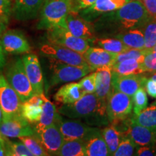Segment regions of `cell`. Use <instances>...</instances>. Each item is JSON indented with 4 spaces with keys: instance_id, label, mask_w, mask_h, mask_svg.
<instances>
[{
    "instance_id": "41",
    "label": "cell",
    "mask_w": 156,
    "mask_h": 156,
    "mask_svg": "<svg viewBox=\"0 0 156 156\" xmlns=\"http://www.w3.org/2000/svg\"><path fill=\"white\" fill-rule=\"evenodd\" d=\"M96 0H73V9L72 11L80 12L90 7Z\"/></svg>"
},
{
    "instance_id": "8",
    "label": "cell",
    "mask_w": 156,
    "mask_h": 156,
    "mask_svg": "<svg viewBox=\"0 0 156 156\" xmlns=\"http://www.w3.org/2000/svg\"><path fill=\"white\" fill-rule=\"evenodd\" d=\"M21 102L20 98L6 77L0 74V108L2 113V120H9L20 114Z\"/></svg>"
},
{
    "instance_id": "42",
    "label": "cell",
    "mask_w": 156,
    "mask_h": 156,
    "mask_svg": "<svg viewBox=\"0 0 156 156\" xmlns=\"http://www.w3.org/2000/svg\"><path fill=\"white\" fill-rule=\"evenodd\" d=\"M156 155L154 146H138L136 148L134 155L137 156H153Z\"/></svg>"
},
{
    "instance_id": "12",
    "label": "cell",
    "mask_w": 156,
    "mask_h": 156,
    "mask_svg": "<svg viewBox=\"0 0 156 156\" xmlns=\"http://www.w3.org/2000/svg\"><path fill=\"white\" fill-rule=\"evenodd\" d=\"M5 54H22L30 51V44L21 31L9 30L5 31L0 39Z\"/></svg>"
},
{
    "instance_id": "2",
    "label": "cell",
    "mask_w": 156,
    "mask_h": 156,
    "mask_svg": "<svg viewBox=\"0 0 156 156\" xmlns=\"http://www.w3.org/2000/svg\"><path fill=\"white\" fill-rule=\"evenodd\" d=\"M73 9V0H46L43 5L36 28L49 30L58 26H66V18Z\"/></svg>"
},
{
    "instance_id": "9",
    "label": "cell",
    "mask_w": 156,
    "mask_h": 156,
    "mask_svg": "<svg viewBox=\"0 0 156 156\" xmlns=\"http://www.w3.org/2000/svg\"><path fill=\"white\" fill-rule=\"evenodd\" d=\"M40 51L48 58H53L70 65L89 67L83 54L59 45L47 42L41 46Z\"/></svg>"
},
{
    "instance_id": "34",
    "label": "cell",
    "mask_w": 156,
    "mask_h": 156,
    "mask_svg": "<svg viewBox=\"0 0 156 156\" xmlns=\"http://www.w3.org/2000/svg\"><path fill=\"white\" fill-rule=\"evenodd\" d=\"M5 155L9 156H33L22 142L10 141L7 139L5 142Z\"/></svg>"
},
{
    "instance_id": "50",
    "label": "cell",
    "mask_w": 156,
    "mask_h": 156,
    "mask_svg": "<svg viewBox=\"0 0 156 156\" xmlns=\"http://www.w3.org/2000/svg\"><path fill=\"white\" fill-rule=\"evenodd\" d=\"M2 113L1 108H0V123L2 122Z\"/></svg>"
},
{
    "instance_id": "35",
    "label": "cell",
    "mask_w": 156,
    "mask_h": 156,
    "mask_svg": "<svg viewBox=\"0 0 156 156\" xmlns=\"http://www.w3.org/2000/svg\"><path fill=\"white\" fill-rule=\"evenodd\" d=\"M134 114L141 112L147 106V95L145 87H140L132 96Z\"/></svg>"
},
{
    "instance_id": "32",
    "label": "cell",
    "mask_w": 156,
    "mask_h": 156,
    "mask_svg": "<svg viewBox=\"0 0 156 156\" xmlns=\"http://www.w3.org/2000/svg\"><path fill=\"white\" fill-rule=\"evenodd\" d=\"M141 30L145 38V50L150 51L156 44V18L151 17Z\"/></svg>"
},
{
    "instance_id": "37",
    "label": "cell",
    "mask_w": 156,
    "mask_h": 156,
    "mask_svg": "<svg viewBox=\"0 0 156 156\" xmlns=\"http://www.w3.org/2000/svg\"><path fill=\"white\" fill-rule=\"evenodd\" d=\"M147 52L148 51L146 50L130 48V49L126 51L117 54L116 60H115V63L124 61V60L126 59H129V58H134V59L137 60L140 63H142Z\"/></svg>"
},
{
    "instance_id": "45",
    "label": "cell",
    "mask_w": 156,
    "mask_h": 156,
    "mask_svg": "<svg viewBox=\"0 0 156 156\" xmlns=\"http://www.w3.org/2000/svg\"><path fill=\"white\" fill-rule=\"evenodd\" d=\"M6 65V57L5 53L4 52V50L2 47L1 43H0V72L4 69V67Z\"/></svg>"
},
{
    "instance_id": "17",
    "label": "cell",
    "mask_w": 156,
    "mask_h": 156,
    "mask_svg": "<svg viewBox=\"0 0 156 156\" xmlns=\"http://www.w3.org/2000/svg\"><path fill=\"white\" fill-rule=\"evenodd\" d=\"M147 77L140 75H119L112 73V90L119 91L132 97L140 87H145Z\"/></svg>"
},
{
    "instance_id": "49",
    "label": "cell",
    "mask_w": 156,
    "mask_h": 156,
    "mask_svg": "<svg viewBox=\"0 0 156 156\" xmlns=\"http://www.w3.org/2000/svg\"><path fill=\"white\" fill-rule=\"evenodd\" d=\"M7 137H6V136H3L2 134H1V132H0V140H3V141H5V140H6V139H7Z\"/></svg>"
},
{
    "instance_id": "15",
    "label": "cell",
    "mask_w": 156,
    "mask_h": 156,
    "mask_svg": "<svg viewBox=\"0 0 156 156\" xmlns=\"http://www.w3.org/2000/svg\"><path fill=\"white\" fill-rule=\"evenodd\" d=\"M66 26L74 36L88 41L90 44L95 38L92 24L82 17L79 12H70L66 18Z\"/></svg>"
},
{
    "instance_id": "47",
    "label": "cell",
    "mask_w": 156,
    "mask_h": 156,
    "mask_svg": "<svg viewBox=\"0 0 156 156\" xmlns=\"http://www.w3.org/2000/svg\"><path fill=\"white\" fill-rule=\"evenodd\" d=\"M6 139V140H7ZM5 141L0 140V156L5 155Z\"/></svg>"
},
{
    "instance_id": "4",
    "label": "cell",
    "mask_w": 156,
    "mask_h": 156,
    "mask_svg": "<svg viewBox=\"0 0 156 156\" xmlns=\"http://www.w3.org/2000/svg\"><path fill=\"white\" fill-rule=\"evenodd\" d=\"M50 62L51 77L48 86L53 87L62 83H67L81 79L90 73L93 72L90 67H80L48 58Z\"/></svg>"
},
{
    "instance_id": "26",
    "label": "cell",
    "mask_w": 156,
    "mask_h": 156,
    "mask_svg": "<svg viewBox=\"0 0 156 156\" xmlns=\"http://www.w3.org/2000/svg\"><path fill=\"white\" fill-rule=\"evenodd\" d=\"M130 121L156 131V101L146 106L139 114H134Z\"/></svg>"
},
{
    "instance_id": "48",
    "label": "cell",
    "mask_w": 156,
    "mask_h": 156,
    "mask_svg": "<svg viewBox=\"0 0 156 156\" xmlns=\"http://www.w3.org/2000/svg\"><path fill=\"white\" fill-rule=\"evenodd\" d=\"M150 78L153 80H155L156 82V72H154V73H152V75L151 77H150Z\"/></svg>"
},
{
    "instance_id": "39",
    "label": "cell",
    "mask_w": 156,
    "mask_h": 156,
    "mask_svg": "<svg viewBox=\"0 0 156 156\" xmlns=\"http://www.w3.org/2000/svg\"><path fill=\"white\" fill-rule=\"evenodd\" d=\"M142 64L145 73L156 72V51H148Z\"/></svg>"
},
{
    "instance_id": "1",
    "label": "cell",
    "mask_w": 156,
    "mask_h": 156,
    "mask_svg": "<svg viewBox=\"0 0 156 156\" xmlns=\"http://www.w3.org/2000/svg\"><path fill=\"white\" fill-rule=\"evenodd\" d=\"M109 15L122 32L131 29H141L151 18L140 0H131L122 8L110 12Z\"/></svg>"
},
{
    "instance_id": "23",
    "label": "cell",
    "mask_w": 156,
    "mask_h": 156,
    "mask_svg": "<svg viewBox=\"0 0 156 156\" xmlns=\"http://www.w3.org/2000/svg\"><path fill=\"white\" fill-rule=\"evenodd\" d=\"M85 141V155L108 156L110 155L108 147L103 139L101 131L97 129Z\"/></svg>"
},
{
    "instance_id": "5",
    "label": "cell",
    "mask_w": 156,
    "mask_h": 156,
    "mask_svg": "<svg viewBox=\"0 0 156 156\" xmlns=\"http://www.w3.org/2000/svg\"><path fill=\"white\" fill-rule=\"evenodd\" d=\"M98 104L95 93H90L84 95L75 102L64 104L58 109V112L67 118L84 119L98 112Z\"/></svg>"
},
{
    "instance_id": "21",
    "label": "cell",
    "mask_w": 156,
    "mask_h": 156,
    "mask_svg": "<svg viewBox=\"0 0 156 156\" xmlns=\"http://www.w3.org/2000/svg\"><path fill=\"white\" fill-rule=\"evenodd\" d=\"M131 0H96V2L87 8L80 11L83 17L90 22L98 15L108 13L122 8Z\"/></svg>"
},
{
    "instance_id": "22",
    "label": "cell",
    "mask_w": 156,
    "mask_h": 156,
    "mask_svg": "<svg viewBox=\"0 0 156 156\" xmlns=\"http://www.w3.org/2000/svg\"><path fill=\"white\" fill-rule=\"evenodd\" d=\"M43 94L35 95L21 104V116L30 124H36L41 117L44 105Z\"/></svg>"
},
{
    "instance_id": "28",
    "label": "cell",
    "mask_w": 156,
    "mask_h": 156,
    "mask_svg": "<svg viewBox=\"0 0 156 156\" xmlns=\"http://www.w3.org/2000/svg\"><path fill=\"white\" fill-rule=\"evenodd\" d=\"M142 63L134 58H129L124 61L116 62L112 66V73L119 75H140L145 73Z\"/></svg>"
},
{
    "instance_id": "24",
    "label": "cell",
    "mask_w": 156,
    "mask_h": 156,
    "mask_svg": "<svg viewBox=\"0 0 156 156\" xmlns=\"http://www.w3.org/2000/svg\"><path fill=\"white\" fill-rule=\"evenodd\" d=\"M84 95L79 83L70 82L62 85L54 95V101L62 104L75 102Z\"/></svg>"
},
{
    "instance_id": "18",
    "label": "cell",
    "mask_w": 156,
    "mask_h": 156,
    "mask_svg": "<svg viewBox=\"0 0 156 156\" xmlns=\"http://www.w3.org/2000/svg\"><path fill=\"white\" fill-rule=\"evenodd\" d=\"M46 0H15L12 8L14 18L20 21L36 19Z\"/></svg>"
},
{
    "instance_id": "51",
    "label": "cell",
    "mask_w": 156,
    "mask_h": 156,
    "mask_svg": "<svg viewBox=\"0 0 156 156\" xmlns=\"http://www.w3.org/2000/svg\"><path fill=\"white\" fill-rule=\"evenodd\" d=\"M151 51H156V44L155 45V46H154V47L152 48Z\"/></svg>"
},
{
    "instance_id": "19",
    "label": "cell",
    "mask_w": 156,
    "mask_h": 156,
    "mask_svg": "<svg viewBox=\"0 0 156 156\" xmlns=\"http://www.w3.org/2000/svg\"><path fill=\"white\" fill-rule=\"evenodd\" d=\"M112 92V70L111 67L95 69V93L101 104L107 106L108 97Z\"/></svg>"
},
{
    "instance_id": "40",
    "label": "cell",
    "mask_w": 156,
    "mask_h": 156,
    "mask_svg": "<svg viewBox=\"0 0 156 156\" xmlns=\"http://www.w3.org/2000/svg\"><path fill=\"white\" fill-rule=\"evenodd\" d=\"M12 13L10 0H0V17L8 23Z\"/></svg>"
},
{
    "instance_id": "46",
    "label": "cell",
    "mask_w": 156,
    "mask_h": 156,
    "mask_svg": "<svg viewBox=\"0 0 156 156\" xmlns=\"http://www.w3.org/2000/svg\"><path fill=\"white\" fill-rule=\"evenodd\" d=\"M8 23H7L5 21H4L0 17V36L3 34V33L5 32L6 28H7V25Z\"/></svg>"
},
{
    "instance_id": "38",
    "label": "cell",
    "mask_w": 156,
    "mask_h": 156,
    "mask_svg": "<svg viewBox=\"0 0 156 156\" xmlns=\"http://www.w3.org/2000/svg\"><path fill=\"white\" fill-rule=\"evenodd\" d=\"M83 94L94 93L95 91V72H92L90 75H85L79 82Z\"/></svg>"
},
{
    "instance_id": "27",
    "label": "cell",
    "mask_w": 156,
    "mask_h": 156,
    "mask_svg": "<svg viewBox=\"0 0 156 156\" xmlns=\"http://www.w3.org/2000/svg\"><path fill=\"white\" fill-rule=\"evenodd\" d=\"M43 98H44V105H43L41 117L40 120L34 125V126L36 128L46 127V126L55 124L59 115V112L56 109L55 105L48 100L44 94H43Z\"/></svg>"
},
{
    "instance_id": "11",
    "label": "cell",
    "mask_w": 156,
    "mask_h": 156,
    "mask_svg": "<svg viewBox=\"0 0 156 156\" xmlns=\"http://www.w3.org/2000/svg\"><path fill=\"white\" fill-rule=\"evenodd\" d=\"M34 129L35 136L39 140L48 155H57L58 152L65 141L57 126L53 124L43 128L34 126Z\"/></svg>"
},
{
    "instance_id": "10",
    "label": "cell",
    "mask_w": 156,
    "mask_h": 156,
    "mask_svg": "<svg viewBox=\"0 0 156 156\" xmlns=\"http://www.w3.org/2000/svg\"><path fill=\"white\" fill-rule=\"evenodd\" d=\"M55 124L60 130L65 141L73 140H85L95 130L97 129V128L91 127L79 119H64L60 113Z\"/></svg>"
},
{
    "instance_id": "25",
    "label": "cell",
    "mask_w": 156,
    "mask_h": 156,
    "mask_svg": "<svg viewBox=\"0 0 156 156\" xmlns=\"http://www.w3.org/2000/svg\"><path fill=\"white\" fill-rule=\"evenodd\" d=\"M115 38L119 39L130 48L145 50V38L141 29H131L117 34Z\"/></svg>"
},
{
    "instance_id": "13",
    "label": "cell",
    "mask_w": 156,
    "mask_h": 156,
    "mask_svg": "<svg viewBox=\"0 0 156 156\" xmlns=\"http://www.w3.org/2000/svg\"><path fill=\"white\" fill-rule=\"evenodd\" d=\"M26 75L35 94L41 95L44 91V82L38 57L36 54H26L22 57Z\"/></svg>"
},
{
    "instance_id": "29",
    "label": "cell",
    "mask_w": 156,
    "mask_h": 156,
    "mask_svg": "<svg viewBox=\"0 0 156 156\" xmlns=\"http://www.w3.org/2000/svg\"><path fill=\"white\" fill-rule=\"evenodd\" d=\"M101 134L106 142L110 155H113L122 140V133L116 126L112 124L101 130Z\"/></svg>"
},
{
    "instance_id": "7",
    "label": "cell",
    "mask_w": 156,
    "mask_h": 156,
    "mask_svg": "<svg viewBox=\"0 0 156 156\" xmlns=\"http://www.w3.org/2000/svg\"><path fill=\"white\" fill-rule=\"evenodd\" d=\"M48 42L59 45L83 54L90 48L88 41L74 36L66 27L58 26L47 30Z\"/></svg>"
},
{
    "instance_id": "44",
    "label": "cell",
    "mask_w": 156,
    "mask_h": 156,
    "mask_svg": "<svg viewBox=\"0 0 156 156\" xmlns=\"http://www.w3.org/2000/svg\"><path fill=\"white\" fill-rule=\"evenodd\" d=\"M145 89L150 96L156 98V82L153 80L147 79L145 84Z\"/></svg>"
},
{
    "instance_id": "31",
    "label": "cell",
    "mask_w": 156,
    "mask_h": 156,
    "mask_svg": "<svg viewBox=\"0 0 156 156\" xmlns=\"http://www.w3.org/2000/svg\"><path fill=\"white\" fill-rule=\"evenodd\" d=\"M91 44L96 47L102 48L103 49L108 51L114 52L116 54L122 53V52L130 49V48L126 46L122 41L116 38H95L91 42Z\"/></svg>"
},
{
    "instance_id": "6",
    "label": "cell",
    "mask_w": 156,
    "mask_h": 156,
    "mask_svg": "<svg viewBox=\"0 0 156 156\" xmlns=\"http://www.w3.org/2000/svg\"><path fill=\"white\" fill-rule=\"evenodd\" d=\"M133 109L132 97L119 91L112 90L106 106L108 119L112 124L125 120Z\"/></svg>"
},
{
    "instance_id": "33",
    "label": "cell",
    "mask_w": 156,
    "mask_h": 156,
    "mask_svg": "<svg viewBox=\"0 0 156 156\" xmlns=\"http://www.w3.org/2000/svg\"><path fill=\"white\" fill-rule=\"evenodd\" d=\"M18 139L24 144L27 149L32 153L33 156L49 155L43 147L39 140L35 135L20 136Z\"/></svg>"
},
{
    "instance_id": "16",
    "label": "cell",
    "mask_w": 156,
    "mask_h": 156,
    "mask_svg": "<svg viewBox=\"0 0 156 156\" xmlns=\"http://www.w3.org/2000/svg\"><path fill=\"white\" fill-rule=\"evenodd\" d=\"M122 136L129 137L136 146H155L156 145V131L129 119L124 130L121 132Z\"/></svg>"
},
{
    "instance_id": "20",
    "label": "cell",
    "mask_w": 156,
    "mask_h": 156,
    "mask_svg": "<svg viewBox=\"0 0 156 156\" xmlns=\"http://www.w3.org/2000/svg\"><path fill=\"white\" fill-rule=\"evenodd\" d=\"M117 54L102 48L90 46L83 55L89 67L94 71L100 67H112L115 63Z\"/></svg>"
},
{
    "instance_id": "36",
    "label": "cell",
    "mask_w": 156,
    "mask_h": 156,
    "mask_svg": "<svg viewBox=\"0 0 156 156\" xmlns=\"http://www.w3.org/2000/svg\"><path fill=\"white\" fill-rule=\"evenodd\" d=\"M136 146L129 137L123 136L116 151L114 153V156H131L134 155Z\"/></svg>"
},
{
    "instance_id": "30",
    "label": "cell",
    "mask_w": 156,
    "mask_h": 156,
    "mask_svg": "<svg viewBox=\"0 0 156 156\" xmlns=\"http://www.w3.org/2000/svg\"><path fill=\"white\" fill-rule=\"evenodd\" d=\"M59 156H85V140H73L64 141L58 152Z\"/></svg>"
},
{
    "instance_id": "3",
    "label": "cell",
    "mask_w": 156,
    "mask_h": 156,
    "mask_svg": "<svg viewBox=\"0 0 156 156\" xmlns=\"http://www.w3.org/2000/svg\"><path fill=\"white\" fill-rule=\"evenodd\" d=\"M5 77L22 103L36 95L25 73L22 58L17 57L9 64L6 70Z\"/></svg>"
},
{
    "instance_id": "43",
    "label": "cell",
    "mask_w": 156,
    "mask_h": 156,
    "mask_svg": "<svg viewBox=\"0 0 156 156\" xmlns=\"http://www.w3.org/2000/svg\"><path fill=\"white\" fill-rule=\"evenodd\" d=\"M147 9L148 14L153 18H156V0H140Z\"/></svg>"
},
{
    "instance_id": "14",
    "label": "cell",
    "mask_w": 156,
    "mask_h": 156,
    "mask_svg": "<svg viewBox=\"0 0 156 156\" xmlns=\"http://www.w3.org/2000/svg\"><path fill=\"white\" fill-rule=\"evenodd\" d=\"M0 132L6 137H17L35 135L34 126L25 118L18 114L9 120L2 121Z\"/></svg>"
}]
</instances>
